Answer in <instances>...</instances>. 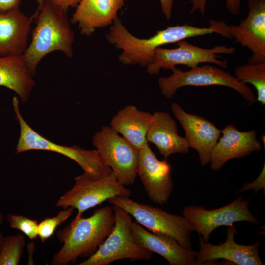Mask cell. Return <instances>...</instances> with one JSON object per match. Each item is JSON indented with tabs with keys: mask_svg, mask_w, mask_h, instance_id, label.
<instances>
[{
	"mask_svg": "<svg viewBox=\"0 0 265 265\" xmlns=\"http://www.w3.org/2000/svg\"><path fill=\"white\" fill-rule=\"evenodd\" d=\"M35 11L31 41L23 54L33 76L40 62L53 52L60 51L72 58L75 40L67 11L51 0H43Z\"/></svg>",
	"mask_w": 265,
	"mask_h": 265,
	"instance_id": "1",
	"label": "cell"
},
{
	"mask_svg": "<svg viewBox=\"0 0 265 265\" xmlns=\"http://www.w3.org/2000/svg\"><path fill=\"white\" fill-rule=\"evenodd\" d=\"M115 221L113 207L109 205L95 209L87 218H74L56 233L63 245L54 255L52 264L66 265L79 257L92 255L111 233Z\"/></svg>",
	"mask_w": 265,
	"mask_h": 265,
	"instance_id": "2",
	"label": "cell"
},
{
	"mask_svg": "<svg viewBox=\"0 0 265 265\" xmlns=\"http://www.w3.org/2000/svg\"><path fill=\"white\" fill-rule=\"evenodd\" d=\"M209 32L207 27H199L186 24L168 26L156 31L148 38L141 39L130 33L117 17L111 24L106 38L109 43L122 50L119 61L123 64L146 67L151 61L155 50L161 46L205 35Z\"/></svg>",
	"mask_w": 265,
	"mask_h": 265,
	"instance_id": "3",
	"label": "cell"
},
{
	"mask_svg": "<svg viewBox=\"0 0 265 265\" xmlns=\"http://www.w3.org/2000/svg\"><path fill=\"white\" fill-rule=\"evenodd\" d=\"M13 105L20 127L17 153L31 150H45L62 154L76 162L90 177L99 179L113 172L96 149L86 150L77 146H67L51 142L31 128L24 119L19 110L17 97L13 98Z\"/></svg>",
	"mask_w": 265,
	"mask_h": 265,
	"instance_id": "4",
	"label": "cell"
},
{
	"mask_svg": "<svg viewBox=\"0 0 265 265\" xmlns=\"http://www.w3.org/2000/svg\"><path fill=\"white\" fill-rule=\"evenodd\" d=\"M115 224L111 233L97 251L78 265H109L122 259L148 260L153 252L140 245L130 229L132 216L125 210L112 205Z\"/></svg>",
	"mask_w": 265,
	"mask_h": 265,
	"instance_id": "5",
	"label": "cell"
},
{
	"mask_svg": "<svg viewBox=\"0 0 265 265\" xmlns=\"http://www.w3.org/2000/svg\"><path fill=\"white\" fill-rule=\"evenodd\" d=\"M107 201L125 210L136 222L151 232L168 235L183 247L192 249L190 234L194 229L183 215L170 213L159 207L139 203L129 197L116 196Z\"/></svg>",
	"mask_w": 265,
	"mask_h": 265,
	"instance_id": "6",
	"label": "cell"
},
{
	"mask_svg": "<svg viewBox=\"0 0 265 265\" xmlns=\"http://www.w3.org/2000/svg\"><path fill=\"white\" fill-rule=\"evenodd\" d=\"M173 73L168 77L160 78L158 85L162 95L172 99L180 88L186 86H226L239 93L249 104L256 101L252 89L246 84L239 81L234 75L221 67L205 64L182 71L176 67L171 70Z\"/></svg>",
	"mask_w": 265,
	"mask_h": 265,
	"instance_id": "7",
	"label": "cell"
},
{
	"mask_svg": "<svg viewBox=\"0 0 265 265\" xmlns=\"http://www.w3.org/2000/svg\"><path fill=\"white\" fill-rule=\"evenodd\" d=\"M75 184L57 200L55 205L63 209L73 207L77 210L74 218L82 216L86 210L116 197H130L132 192L111 174L99 179L85 173L74 178Z\"/></svg>",
	"mask_w": 265,
	"mask_h": 265,
	"instance_id": "8",
	"label": "cell"
},
{
	"mask_svg": "<svg viewBox=\"0 0 265 265\" xmlns=\"http://www.w3.org/2000/svg\"><path fill=\"white\" fill-rule=\"evenodd\" d=\"M95 149L124 186L134 184L137 177L139 150L110 126H103L94 135Z\"/></svg>",
	"mask_w": 265,
	"mask_h": 265,
	"instance_id": "9",
	"label": "cell"
},
{
	"mask_svg": "<svg viewBox=\"0 0 265 265\" xmlns=\"http://www.w3.org/2000/svg\"><path fill=\"white\" fill-rule=\"evenodd\" d=\"M176 43L178 46L175 48L159 47L155 50L151 61L146 66L149 74H158L161 69L171 70L179 65L193 68L203 63L214 64L222 68H226L228 65L227 61L219 60L221 56L218 54H232L236 50L235 47L226 45L203 48L185 40Z\"/></svg>",
	"mask_w": 265,
	"mask_h": 265,
	"instance_id": "10",
	"label": "cell"
},
{
	"mask_svg": "<svg viewBox=\"0 0 265 265\" xmlns=\"http://www.w3.org/2000/svg\"><path fill=\"white\" fill-rule=\"evenodd\" d=\"M249 200L238 197L230 203L215 209L206 210L201 206L189 205L184 208L183 216L193 226L194 231L207 242L210 234L219 226H229L239 221L258 223L249 209Z\"/></svg>",
	"mask_w": 265,
	"mask_h": 265,
	"instance_id": "11",
	"label": "cell"
},
{
	"mask_svg": "<svg viewBox=\"0 0 265 265\" xmlns=\"http://www.w3.org/2000/svg\"><path fill=\"white\" fill-rule=\"evenodd\" d=\"M137 176L151 201L160 205L168 202L174 187L170 165L166 159L159 160L148 143L139 150Z\"/></svg>",
	"mask_w": 265,
	"mask_h": 265,
	"instance_id": "12",
	"label": "cell"
},
{
	"mask_svg": "<svg viewBox=\"0 0 265 265\" xmlns=\"http://www.w3.org/2000/svg\"><path fill=\"white\" fill-rule=\"evenodd\" d=\"M171 110L185 132L184 138L188 146L197 151L201 165L206 166L210 162L221 130L205 118L186 112L177 103L171 104Z\"/></svg>",
	"mask_w": 265,
	"mask_h": 265,
	"instance_id": "13",
	"label": "cell"
},
{
	"mask_svg": "<svg viewBox=\"0 0 265 265\" xmlns=\"http://www.w3.org/2000/svg\"><path fill=\"white\" fill-rule=\"evenodd\" d=\"M248 7L247 17L228 29L231 38L251 51L248 63L265 62V0H249Z\"/></svg>",
	"mask_w": 265,
	"mask_h": 265,
	"instance_id": "14",
	"label": "cell"
},
{
	"mask_svg": "<svg viewBox=\"0 0 265 265\" xmlns=\"http://www.w3.org/2000/svg\"><path fill=\"white\" fill-rule=\"evenodd\" d=\"M236 233L234 224L228 226L226 240L219 245L205 242L200 236L196 265H204L218 259H224L238 265H262L258 250L261 243L257 242L249 245L238 244L234 240Z\"/></svg>",
	"mask_w": 265,
	"mask_h": 265,
	"instance_id": "15",
	"label": "cell"
},
{
	"mask_svg": "<svg viewBox=\"0 0 265 265\" xmlns=\"http://www.w3.org/2000/svg\"><path fill=\"white\" fill-rule=\"evenodd\" d=\"M221 133L211 156L210 168L215 171L220 170L231 159L245 157L262 148L255 130L242 132L229 124L221 130Z\"/></svg>",
	"mask_w": 265,
	"mask_h": 265,
	"instance_id": "16",
	"label": "cell"
},
{
	"mask_svg": "<svg viewBox=\"0 0 265 265\" xmlns=\"http://www.w3.org/2000/svg\"><path fill=\"white\" fill-rule=\"evenodd\" d=\"M130 229L140 245L163 257L169 265H196L197 251L183 247L171 236L161 233L150 232L132 221Z\"/></svg>",
	"mask_w": 265,
	"mask_h": 265,
	"instance_id": "17",
	"label": "cell"
},
{
	"mask_svg": "<svg viewBox=\"0 0 265 265\" xmlns=\"http://www.w3.org/2000/svg\"><path fill=\"white\" fill-rule=\"evenodd\" d=\"M36 15L27 16L20 8L0 12V56L23 54Z\"/></svg>",
	"mask_w": 265,
	"mask_h": 265,
	"instance_id": "18",
	"label": "cell"
},
{
	"mask_svg": "<svg viewBox=\"0 0 265 265\" xmlns=\"http://www.w3.org/2000/svg\"><path fill=\"white\" fill-rule=\"evenodd\" d=\"M127 0H80L70 18L81 34L90 36L95 30L111 25Z\"/></svg>",
	"mask_w": 265,
	"mask_h": 265,
	"instance_id": "19",
	"label": "cell"
},
{
	"mask_svg": "<svg viewBox=\"0 0 265 265\" xmlns=\"http://www.w3.org/2000/svg\"><path fill=\"white\" fill-rule=\"evenodd\" d=\"M146 134L148 142L155 145L159 153L167 159L174 154H186L189 151L184 137L178 133L175 120L169 113L156 111Z\"/></svg>",
	"mask_w": 265,
	"mask_h": 265,
	"instance_id": "20",
	"label": "cell"
},
{
	"mask_svg": "<svg viewBox=\"0 0 265 265\" xmlns=\"http://www.w3.org/2000/svg\"><path fill=\"white\" fill-rule=\"evenodd\" d=\"M153 120V114L139 110L133 105H128L112 117L110 126L140 150L148 143L146 134Z\"/></svg>",
	"mask_w": 265,
	"mask_h": 265,
	"instance_id": "21",
	"label": "cell"
},
{
	"mask_svg": "<svg viewBox=\"0 0 265 265\" xmlns=\"http://www.w3.org/2000/svg\"><path fill=\"white\" fill-rule=\"evenodd\" d=\"M23 55L0 56V86L15 92L23 102L28 99L35 86Z\"/></svg>",
	"mask_w": 265,
	"mask_h": 265,
	"instance_id": "22",
	"label": "cell"
},
{
	"mask_svg": "<svg viewBox=\"0 0 265 265\" xmlns=\"http://www.w3.org/2000/svg\"><path fill=\"white\" fill-rule=\"evenodd\" d=\"M234 76L242 83L252 85L257 91L256 100L265 105V62L238 65Z\"/></svg>",
	"mask_w": 265,
	"mask_h": 265,
	"instance_id": "23",
	"label": "cell"
},
{
	"mask_svg": "<svg viewBox=\"0 0 265 265\" xmlns=\"http://www.w3.org/2000/svg\"><path fill=\"white\" fill-rule=\"evenodd\" d=\"M25 244V237L23 234L5 236L0 253V265H18Z\"/></svg>",
	"mask_w": 265,
	"mask_h": 265,
	"instance_id": "24",
	"label": "cell"
},
{
	"mask_svg": "<svg viewBox=\"0 0 265 265\" xmlns=\"http://www.w3.org/2000/svg\"><path fill=\"white\" fill-rule=\"evenodd\" d=\"M74 208H64L53 217H47L38 224V235L42 242L48 240L53 234L56 228L61 225L73 214Z\"/></svg>",
	"mask_w": 265,
	"mask_h": 265,
	"instance_id": "25",
	"label": "cell"
},
{
	"mask_svg": "<svg viewBox=\"0 0 265 265\" xmlns=\"http://www.w3.org/2000/svg\"><path fill=\"white\" fill-rule=\"evenodd\" d=\"M6 219L10 228L20 231L31 240H35L38 237L39 223L37 220L14 214H8Z\"/></svg>",
	"mask_w": 265,
	"mask_h": 265,
	"instance_id": "26",
	"label": "cell"
},
{
	"mask_svg": "<svg viewBox=\"0 0 265 265\" xmlns=\"http://www.w3.org/2000/svg\"><path fill=\"white\" fill-rule=\"evenodd\" d=\"M208 0H191L188 2L192 4V8L190 14L199 11L204 16L206 3ZM241 0H226V7L228 11L233 15H237L240 11Z\"/></svg>",
	"mask_w": 265,
	"mask_h": 265,
	"instance_id": "27",
	"label": "cell"
},
{
	"mask_svg": "<svg viewBox=\"0 0 265 265\" xmlns=\"http://www.w3.org/2000/svg\"><path fill=\"white\" fill-rule=\"evenodd\" d=\"M250 189H253L255 193H257L261 189H265V164L264 163L262 170L258 177L252 182L246 183L238 191L242 192Z\"/></svg>",
	"mask_w": 265,
	"mask_h": 265,
	"instance_id": "28",
	"label": "cell"
},
{
	"mask_svg": "<svg viewBox=\"0 0 265 265\" xmlns=\"http://www.w3.org/2000/svg\"><path fill=\"white\" fill-rule=\"evenodd\" d=\"M22 0H0V12L19 9ZM38 5L41 4L43 0H36Z\"/></svg>",
	"mask_w": 265,
	"mask_h": 265,
	"instance_id": "29",
	"label": "cell"
},
{
	"mask_svg": "<svg viewBox=\"0 0 265 265\" xmlns=\"http://www.w3.org/2000/svg\"><path fill=\"white\" fill-rule=\"evenodd\" d=\"M53 3L66 11L70 8H75L80 0H51Z\"/></svg>",
	"mask_w": 265,
	"mask_h": 265,
	"instance_id": "30",
	"label": "cell"
},
{
	"mask_svg": "<svg viewBox=\"0 0 265 265\" xmlns=\"http://www.w3.org/2000/svg\"><path fill=\"white\" fill-rule=\"evenodd\" d=\"M162 11L167 20H169L172 15L174 0H159Z\"/></svg>",
	"mask_w": 265,
	"mask_h": 265,
	"instance_id": "31",
	"label": "cell"
},
{
	"mask_svg": "<svg viewBox=\"0 0 265 265\" xmlns=\"http://www.w3.org/2000/svg\"><path fill=\"white\" fill-rule=\"evenodd\" d=\"M5 236L4 235L3 233L0 232V253L4 243Z\"/></svg>",
	"mask_w": 265,
	"mask_h": 265,
	"instance_id": "32",
	"label": "cell"
},
{
	"mask_svg": "<svg viewBox=\"0 0 265 265\" xmlns=\"http://www.w3.org/2000/svg\"><path fill=\"white\" fill-rule=\"evenodd\" d=\"M4 221V216L2 213L0 212V226H1Z\"/></svg>",
	"mask_w": 265,
	"mask_h": 265,
	"instance_id": "33",
	"label": "cell"
}]
</instances>
